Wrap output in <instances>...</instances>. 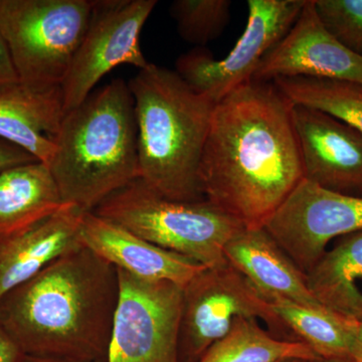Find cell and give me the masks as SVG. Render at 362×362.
Instances as JSON below:
<instances>
[{
	"mask_svg": "<svg viewBox=\"0 0 362 362\" xmlns=\"http://www.w3.org/2000/svg\"><path fill=\"white\" fill-rule=\"evenodd\" d=\"M304 180L362 197V133L323 112L293 104Z\"/></svg>",
	"mask_w": 362,
	"mask_h": 362,
	"instance_id": "obj_13",
	"label": "cell"
},
{
	"mask_svg": "<svg viewBox=\"0 0 362 362\" xmlns=\"http://www.w3.org/2000/svg\"><path fill=\"white\" fill-rule=\"evenodd\" d=\"M293 104L250 81L214 106L199 182L206 201L246 228H263L304 180Z\"/></svg>",
	"mask_w": 362,
	"mask_h": 362,
	"instance_id": "obj_1",
	"label": "cell"
},
{
	"mask_svg": "<svg viewBox=\"0 0 362 362\" xmlns=\"http://www.w3.org/2000/svg\"><path fill=\"white\" fill-rule=\"evenodd\" d=\"M276 362H311L309 361H305V359H300V358H287V359H282V361H279Z\"/></svg>",
	"mask_w": 362,
	"mask_h": 362,
	"instance_id": "obj_30",
	"label": "cell"
},
{
	"mask_svg": "<svg viewBox=\"0 0 362 362\" xmlns=\"http://www.w3.org/2000/svg\"><path fill=\"white\" fill-rule=\"evenodd\" d=\"M315 7L331 35L362 58V0H315Z\"/></svg>",
	"mask_w": 362,
	"mask_h": 362,
	"instance_id": "obj_24",
	"label": "cell"
},
{
	"mask_svg": "<svg viewBox=\"0 0 362 362\" xmlns=\"http://www.w3.org/2000/svg\"><path fill=\"white\" fill-rule=\"evenodd\" d=\"M230 0H175L170 13L185 42L202 47L218 39L230 18Z\"/></svg>",
	"mask_w": 362,
	"mask_h": 362,
	"instance_id": "obj_23",
	"label": "cell"
},
{
	"mask_svg": "<svg viewBox=\"0 0 362 362\" xmlns=\"http://www.w3.org/2000/svg\"><path fill=\"white\" fill-rule=\"evenodd\" d=\"M156 0H96L89 28L61 85L64 110H73L120 65L146 68L140 35Z\"/></svg>",
	"mask_w": 362,
	"mask_h": 362,
	"instance_id": "obj_10",
	"label": "cell"
},
{
	"mask_svg": "<svg viewBox=\"0 0 362 362\" xmlns=\"http://www.w3.org/2000/svg\"><path fill=\"white\" fill-rule=\"evenodd\" d=\"M80 240L83 246L119 270L146 280L169 281L182 288L206 267L162 249L93 211L83 216Z\"/></svg>",
	"mask_w": 362,
	"mask_h": 362,
	"instance_id": "obj_14",
	"label": "cell"
},
{
	"mask_svg": "<svg viewBox=\"0 0 362 362\" xmlns=\"http://www.w3.org/2000/svg\"><path fill=\"white\" fill-rule=\"evenodd\" d=\"M272 309L299 341L308 345L322 361L352 362L358 321L325 307H305L274 302Z\"/></svg>",
	"mask_w": 362,
	"mask_h": 362,
	"instance_id": "obj_20",
	"label": "cell"
},
{
	"mask_svg": "<svg viewBox=\"0 0 362 362\" xmlns=\"http://www.w3.org/2000/svg\"><path fill=\"white\" fill-rule=\"evenodd\" d=\"M23 362H93V361H71V359L49 358V357L25 356V359H23Z\"/></svg>",
	"mask_w": 362,
	"mask_h": 362,
	"instance_id": "obj_29",
	"label": "cell"
},
{
	"mask_svg": "<svg viewBox=\"0 0 362 362\" xmlns=\"http://www.w3.org/2000/svg\"><path fill=\"white\" fill-rule=\"evenodd\" d=\"M287 358L320 359L305 343L279 339L262 328L256 319L239 318L232 330L197 362H276Z\"/></svg>",
	"mask_w": 362,
	"mask_h": 362,
	"instance_id": "obj_21",
	"label": "cell"
},
{
	"mask_svg": "<svg viewBox=\"0 0 362 362\" xmlns=\"http://www.w3.org/2000/svg\"><path fill=\"white\" fill-rule=\"evenodd\" d=\"M118 271L84 246L0 299V324L25 356L106 362Z\"/></svg>",
	"mask_w": 362,
	"mask_h": 362,
	"instance_id": "obj_2",
	"label": "cell"
},
{
	"mask_svg": "<svg viewBox=\"0 0 362 362\" xmlns=\"http://www.w3.org/2000/svg\"><path fill=\"white\" fill-rule=\"evenodd\" d=\"M117 271L119 296L106 362H180L182 287Z\"/></svg>",
	"mask_w": 362,
	"mask_h": 362,
	"instance_id": "obj_8",
	"label": "cell"
},
{
	"mask_svg": "<svg viewBox=\"0 0 362 362\" xmlns=\"http://www.w3.org/2000/svg\"><path fill=\"white\" fill-rule=\"evenodd\" d=\"M263 228L307 275L330 240L362 230V197L303 180Z\"/></svg>",
	"mask_w": 362,
	"mask_h": 362,
	"instance_id": "obj_11",
	"label": "cell"
},
{
	"mask_svg": "<svg viewBox=\"0 0 362 362\" xmlns=\"http://www.w3.org/2000/svg\"><path fill=\"white\" fill-rule=\"evenodd\" d=\"M139 178L177 202H201L199 165L216 103L175 71L150 63L129 81Z\"/></svg>",
	"mask_w": 362,
	"mask_h": 362,
	"instance_id": "obj_4",
	"label": "cell"
},
{
	"mask_svg": "<svg viewBox=\"0 0 362 362\" xmlns=\"http://www.w3.org/2000/svg\"><path fill=\"white\" fill-rule=\"evenodd\" d=\"M96 0H0V33L20 83L61 86Z\"/></svg>",
	"mask_w": 362,
	"mask_h": 362,
	"instance_id": "obj_6",
	"label": "cell"
},
{
	"mask_svg": "<svg viewBox=\"0 0 362 362\" xmlns=\"http://www.w3.org/2000/svg\"><path fill=\"white\" fill-rule=\"evenodd\" d=\"M84 214L63 204L45 220L0 239V299L83 246L80 228Z\"/></svg>",
	"mask_w": 362,
	"mask_h": 362,
	"instance_id": "obj_15",
	"label": "cell"
},
{
	"mask_svg": "<svg viewBox=\"0 0 362 362\" xmlns=\"http://www.w3.org/2000/svg\"><path fill=\"white\" fill-rule=\"evenodd\" d=\"M239 318L263 320L279 339L299 341L271 303L230 264L204 267L182 288L178 357L197 362ZM301 342V341H300Z\"/></svg>",
	"mask_w": 362,
	"mask_h": 362,
	"instance_id": "obj_7",
	"label": "cell"
},
{
	"mask_svg": "<svg viewBox=\"0 0 362 362\" xmlns=\"http://www.w3.org/2000/svg\"><path fill=\"white\" fill-rule=\"evenodd\" d=\"M311 362H330V361H322V359H318V361H311Z\"/></svg>",
	"mask_w": 362,
	"mask_h": 362,
	"instance_id": "obj_31",
	"label": "cell"
},
{
	"mask_svg": "<svg viewBox=\"0 0 362 362\" xmlns=\"http://www.w3.org/2000/svg\"><path fill=\"white\" fill-rule=\"evenodd\" d=\"M20 83L6 40L0 33V90Z\"/></svg>",
	"mask_w": 362,
	"mask_h": 362,
	"instance_id": "obj_26",
	"label": "cell"
},
{
	"mask_svg": "<svg viewBox=\"0 0 362 362\" xmlns=\"http://www.w3.org/2000/svg\"><path fill=\"white\" fill-rule=\"evenodd\" d=\"M352 362H362V322L359 323L351 354Z\"/></svg>",
	"mask_w": 362,
	"mask_h": 362,
	"instance_id": "obj_28",
	"label": "cell"
},
{
	"mask_svg": "<svg viewBox=\"0 0 362 362\" xmlns=\"http://www.w3.org/2000/svg\"><path fill=\"white\" fill-rule=\"evenodd\" d=\"M25 356L0 324V362H23Z\"/></svg>",
	"mask_w": 362,
	"mask_h": 362,
	"instance_id": "obj_27",
	"label": "cell"
},
{
	"mask_svg": "<svg viewBox=\"0 0 362 362\" xmlns=\"http://www.w3.org/2000/svg\"><path fill=\"white\" fill-rule=\"evenodd\" d=\"M37 161L40 160L30 152L0 138V175L9 169Z\"/></svg>",
	"mask_w": 362,
	"mask_h": 362,
	"instance_id": "obj_25",
	"label": "cell"
},
{
	"mask_svg": "<svg viewBox=\"0 0 362 362\" xmlns=\"http://www.w3.org/2000/svg\"><path fill=\"white\" fill-rule=\"evenodd\" d=\"M65 116L61 86L32 87L18 83L0 90V138L33 154L45 165Z\"/></svg>",
	"mask_w": 362,
	"mask_h": 362,
	"instance_id": "obj_17",
	"label": "cell"
},
{
	"mask_svg": "<svg viewBox=\"0 0 362 362\" xmlns=\"http://www.w3.org/2000/svg\"><path fill=\"white\" fill-rule=\"evenodd\" d=\"M47 164L64 204L84 213L139 178L137 125L129 84L116 78L66 112Z\"/></svg>",
	"mask_w": 362,
	"mask_h": 362,
	"instance_id": "obj_3",
	"label": "cell"
},
{
	"mask_svg": "<svg viewBox=\"0 0 362 362\" xmlns=\"http://www.w3.org/2000/svg\"><path fill=\"white\" fill-rule=\"evenodd\" d=\"M93 213L206 267L228 262L226 244L245 228L206 199L173 201L140 178L107 197Z\"/></svg>",
	"mask_w": 362,
	"mask_h": 362,
	"instance_id": "obj_5",
	"label": "cell"
},
{
	"mask_svg": "<svg viewBox=\"0 0 362 362\" xmlns=\"http://www.w3.org/2000/svg\"><path fill=\"white\" fill-rule=\"evenodd\" d=\"M273 83L292 104L323 112L362 133V83L314 78H282Z\"/></svg>",
	"mask_w": 362,
	"mask_h": 362,
	"instance_id": "obj_22",
	"label": "cell"
},
{
	"mask_svg": "<svg viewBox=\"0 0 362 362\" xmlns=\"http://www.w3.org/2000/svg\"><path fill=\"white\" fill-rule=\"evenodd\" d=\"M306 276L318 303L362 322V230L339 238Z\"/></svg>",
	"mask_w": 362,
	"mask_h": 362,
	"instance_id": "obj_19",
	"label": "cell"
},
{
	"mask_svg": "<svg viewBox=\"0 0 362 362\" xmlns=\"http://www.w3.org/2000/svg\"><path fill=\"white\" fill-rule=\"evenodd\" d=\"M225 257L270 303L324 307L311 294L307 276L265 228L240 230L226 244Z\"/></svg>",
	"mask_w": 362,
	"mask_h": 362,
	"instance_id": "obj_16",
	"label": "cell"
},
{
	"mask_svg": "<svg viewBox=\"0 0 362 362\" xmlns=\"http://www.w3.org/2000/svg\"><path fill=\"white\" fill-rule=\"evenodd\" d=\"M306 0H249L247 21L235 47L223 59L197 47L176 59V73L195 92L218 103L252 81L264 57L291 30Z\"/></svg>",
	"mask_w": 362,
	"mask_h": 362,
	"instance_id": "obj_9",
	"label": "cell"
},
{
	"mask_svg": "<svg viewBox=\"0 0 362 362\" xmlns=\"http://www.w3.org/2000/svg\"><path fill=\"white\" fill-rule=\"evenodd\" d=\"M282 78H337L362 83V58L343 47L306 0L291 30L264 57L252 81Z\"/></svg>",
	"mask_w": 362,
	"mask_h": 362,
	"instance_id": "obj_12",
	"label": "cell"
},
{
	"mask_svg": "<svg viewBox=\"0 0 362 362\" xmlns=\"http://www.w3.org/2000/svg\"><path fill=\"white\" fill-rule=\"evenodd\" d=\"M59 188L44 162L0 175V239L45 220L63 206Z\"/></svg>",
	"mask_w": 362,
	"mask_h": 362,
	"instance_id": "obj_18",
	"label": "cell"
}]
</instances>
